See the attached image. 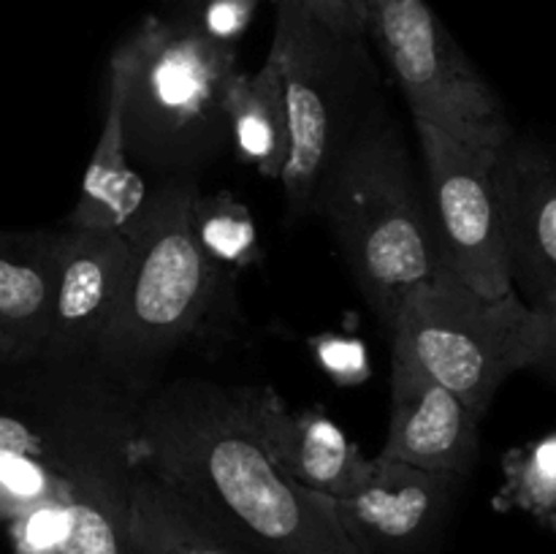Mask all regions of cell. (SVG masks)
I'll return each mask as SVG.
<instances>
[{
	"label": "cell",
	"mask_w": 556,
	"mask_h": 554,
	"mask_svg": "<svg viewBox=\"0 0 556 554\" xmlns=\"http://www.w3.org/2000/svg\"><path fill=\"white\" fill-rule=\"evenodd\" d=\"M14 554H60L68 532V511L63 503H47L9 521Z\"/></svg>",
	"instance_id": "603a6c76"
},
{
	"label": "cell",
	"mask_w": 556,
	"mask_h": 554,
	"mask_svg": "<svg viewBox=\"0 0 556 554\" xmlns=\"http://www.w3.org/2000/svg\"><path fill=\"white\" fill-rule=\"evenodd\" d=\"M128 521L136 554H244L147 470L128 467Z\"/></svg>",
	"instance_id": "e0dca14e"
},
{
	"label": "cell",
	"mask_w": 556,
	"mask_h": 554,
	"mask_svg": "<svg viewBox=\"0 0 556 554\" xmlns=\"http://www.w3.org/2000/svg\"><path fill=\"white\" fill-rule=\"evenodd\" d=\"M315 206L367 304L391 329L402 302L443 264L405 141L380 109L356 125Z\"/></svg>",
	"instance_id": "7a4b0ae2"
},
{
	"label": "cell",
	"mask_w": 556,
	"mask_h": 554,
	"mask_svg": "<svg viewBox=\"0 0 556 554\" xmlns=\"http://www.w3.org/2000/svg\"><path fill=\"white\" fill-rule=\"evenodd\" d=\"M68 532L60 554H136L128 521V459L65 454Z\"/></svg>",
	"instance_id": "9a60e30c"
},
{
	"label": "cell",
	"mask_w": 556,
	"mask_h": 554,
	"mask_svg": "<svg viewBox=\"0 0 556 554\" xmlns=\"http://www.w3.org/2000/svg\"><path fill=\"white\" fill-rule=\"evenodd\" d=\"M54 231H0V362H41Z\"/></svg>",
	"instance_id": "5bb4252c"
},
{
	"label": "cell",
	"mask_w": 556,
	"mask_h": 554,
	"mask_svg": "<svg viewBox=\"0 0 556 554\" xmlns=\"http://www.w3.org/2000/svg\"><path fill=\"white\" fill-rule=\"evenodd\" d=\"M130 242L109 228H60L52 237L49 329L41 362L92 356L117 313Z\"/></svg>",
	"instance_id": "9c48e42d"
},
{
	"label": "cell",
	"mask_w": 556,
	"mask_h": 554,
	"mask_svg": "<svg viewBox=\"0 0 556 554\" xmlns=\"http://www.w3.org/2000/svg\"><path fill=\"white\" fill-rule=\"evenodd\" d=\"M538 315V351L530 369L556 386V291L530 302Z\"/></svg>",
	"instance_id": "d4e9b609"
},
{
	"label": "cell",
	"mask_w": 556,
	"mask_h": 554,
	"mask_svg": "<svg viewBox=\"0 0 556 554\" xmlns=\"http://www.w3.org/2000/svg\"><path fill=\"white\" fill-rule=\"evenodd\" d=\"M0 451H20V454H38L58 459V454L49 445L47 432L38 424L5 411H0Z\"/></svg>",
	"instance_id": "484cf974"
},
{
	"label": "cell",
	"mask_w": 556,
	"mask_h": 554,
	"mask_svg": "<svg viewBox=\"0 0 556 554\" xmlns=\"http://www.w3.org/2000/svg\"><path fill=\"white\" fill-rule=\"evenodd\" d=\"M275 36L266 60L280 76L288 114V163L282 172L288 215L313 212L320 182L356 125L353 103L367 71L364 43L337 38L296 0H275Z\"/></svg>",
	"instance_id": "8992f818"
},
{
	"label": "cell",
	"mask_w": 556,
	"mask_h": 554,
	"mask_svg": "<svg viewBox=\"0 0 556 554\" xmlns=\"http://www.w3.org/2000/svg\"><path fill=\"white\" fill-rule=\"evenodd\" d=\"M255 435L288 478L329 500L351 498L372 459L320 407H291L271 389H242Z\"/></svg>",
	"instance_id": "4fadbf2b"
},
{
	"label": "cell",
	"mask_w": 556,
	"mask_h": 554,
	"mask_svg": "<svg viewBox=\"0 0 556 554\" xmlns=\"http://www.w3.org/2000/svg\"><path fill=\"white\" fill-rule=\"evenodd\" d=\"M413 119L427 168V210L440 264L483 297L516 291L492 182L494 158L503 147L462 144L427 119Z\"/></svg>",
	"instance_id": "ba28073f"
},
{
	"label": "cell",
	"mask_w": 556,
	"mask_h": 554,
	"mask_svg": "<svg viewBox=\"0 0 556 554\" xmlns=\"http://www.w3.org/2000/svg\"><path fill=\"white\" fill-rule=\"evenodd\" d=\"M0 367H3V362H0Z\"/></svg>",
	"instance_id": "4316f807"
},
{
	"label": "cell",
	"mask_w": 556,
	"mask_h": 554,
	"mask_svg": "<svg viewBox=\"0 0 556 554\" xmlns=\"http://www.w3.org/2000/svg\"><path fill=\"white\" fill-rule=\"evenodd\" d=\"M147 199H150V188L130 163L123 139L119 101L109 90L101 136H98L90 163H87L79 201L71 210L68 226L109 228V231L125 234L141 215Z\"/></svg>",
	"instance_id": "2e32d148"
},
{
	"label": "cell",
	"mask_w": 556,
	"mask_h": 554,
	"mask_svg": "<svg viewBox=\"0 0 556 554\" xmlns=\"http://www.w3.org/2000/svg\"><path fill=\"white\" fill-rule=\"evenodd\" d=\"M190 226L201 250L215 261L217 266H250L258 261V231L255 221L242 201L220 190L215 196H195Z\"/></svg>",
	"instance_id": "ffe728a7"
},
{
	"label": "cell",
	"mask_w": 556,
	"mask_h": 554,
	"mask_svg": "<svg viewBox=\"0 0 556 554\" xmlns=\"http://www.w3.org/2000/svg\"><path fill=\"white\" fill-rule=\"evenodd\" d=\"M261 0H161L157 14L193 25L217 41L237 43Z\"/></svg>",
	"instance_id": "7402d4cb"
},
{
	"label": "cell",
	"mask_w": 556,
	"mask_h": 554,
	"mask_svg": "<svg viewBox=\"0 0 556 554\" xmlns=\"http://www.w3.org/2000/svg\"><path fill=\"white\" fill-rule=\"evenodd\" d=\"M68 498L65 454L58 459L20 451H0V521L47 503H63Z\"/></svg>",
	"instance_id": "44dd1931"
},
{
	"label": "cell",
	"mask_w": 556,
	"mask_h": 554,
	"mask_svg": "<svg viewBox=\"0 0 556 554\" xmlns=\"http://www.w3.org/2000/svg\"><path fill=\"white\" fill-rule=\"evenodd\" d=\"M199 196L177 177L150 190L144 210L125 231L130 269L112 324L92 356L123 378L141 380L204 324L215 302L220 266L201 250L190 226Z\"/></svg>",
	"instance_id": "277c9868"
},
{
	"label": "cell",
	"mask_w": 556,
	"mask_h": 554,
	"mask_svg": "<svg viewBox=\"0 0 556 554\" xmlns=\"http://www.w3.org/2000/svg\"><path fill=\"white\" fill-rule=\"evenodd\" d=\"M233 76V43L172 16H144L109 60L130 163L190 172L231 144L226 96Z\"/></svg>",
	"instance_id": "3957f363"
},
{
	"label": "cell",
	"mask_w": 556,
	"mask_h": 554,
	"mask_svg": "<svg viewBox=\"0 0 556 554\" xmlns=\"http://www.w3.org/2000/svg\"><path fill=\"white\" fill-rule=\"evenodd\" d=\"M456 483L378 454L367 481L351 498L331 503L358 554H416L443 525Z\"/></svg>",
	"instance_id": "30bf717a"
},
{
	"label": "cell",
	"mask_w": 556,
	"mask_h": 554,
	"mask_svg": "<svg viewBox=\"0 0 556 554\" xmlns=\"http://www.w3.org/2000/svg\"><path fill=\"white\" fill-rule=\"evenodd\" d=\"M372 38L413 117L427 119L456 141L500 150L510 141L500 98L472 68L427 0H367Z\"/></svg>",
	"instance_id": "52a82bcc"
},
{
	"label": "cell",
	"mask_w": 556,
	"mask_h": 554,
	"mask_svg": "<svg viewBox=\"0 0 556 554\" xmlns=\"http://www.w3.org/2000/svg\"><path fill=\"white\" fill-rule=\"evenodd\" d=\"M128 467L172 489L244 554H358L334 503L288 478L255 435L242 389L179 380L141 402Z\"/></svg>",
	"instance_id": "6da1fadb"
},
{
	"label": "cell",
	"mask_w": 556,
	"mask_h": 554,
	"mask_svg": "<svg viewBox=\"0 0 556 554\" xmlns=\"http://www.w3.org/2000/svg\"><path fill=\"white\" fill-rule=\"evenodd\" d=\"M510 280L535 302L556 291V161L535 141H516L492 166Z\"/></svg>",
	"instance_id": "7c38bea8"
},
{
	"label": "cell",
	"mask_w": 556,
	"mask_h": 554,
	"mask_svg": "<svg viewBox=\"0 0 556 554\" xmlns=\"http://www.w3.org/2000/svg\"><path fill=\"white\" fill-rule=\"evenodd\" d=\"M481 418L456 391L391 351V418L380 456L462 481L478 454Z\"/></svg>",
	"instance_id": "8fae6325"
},
{
	"label": "cell",
	"mask_w": 556,
	"mask_h": 554,
	"mask_svg": "<svg viewBox=\"0 0 556 554\" xmlns=\"http://www.w3.org/2000/svg\"><path fill=\"white\" fill-rule=\"evenodd\" d=\"M394 351L416 362L478 416L500 386L530 369L538 351V315L516 291L483 297L440 266L402 302L391 324Z\"/></svg>",
	"instance_id": "5b68a950"
},
{
	"label": "cell",
	"mask_w": 556,
	"mask_h": 554,
	"mask_svg": "<svg viewBox=\"0 0 556 554\" xmlns=\"http://www.w3.org/2000/svg\"><path fill=\"white\" fill-rule=\"evenodd\" d=\"M296 3L342 41H367V0H296Z\"/></svg>",
	"instance_id": "cb8c5ba5"
},
{
	"label": "cell",
	"mask_w": 556,
	"mask_h": 554,
	"mask_svg": "<svg viewBox=\"0 0 556 554\" xmlns=\"http://www.w3.org/2000/svg\"><path fill=\"white\" fill-rule=\"evenodd\" d=\"M497 511H521L556 530V432L516 445L503 456Z\"/></svg>",
	"instance_id": "d6986e66"
},
{
	"label": "cell",
	"mask_w": 556,
	"mask_h": 554,
	"mask_svg": "<svg viewBox=\"0 0 556 554\" xmlns=\"http://www.w3.org/2000/svg\"><path fill=\"white\" fill-rule=\"evenodd\" d=\"M231 144L239 158L269 179H282L288 163V114L282 101L280 76L271 60L258 74H239L228 85L226 96Z\"/></svg>",
	"instance_id": "ac0fdd59"
}]
</instances>
